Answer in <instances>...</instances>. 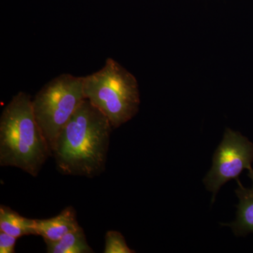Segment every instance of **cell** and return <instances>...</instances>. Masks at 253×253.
I'll list each match as a JSON object with an SVG mask.
<instances>
[{"label":"cell","mask_w":253,"mask_h":253,"mask_svg":"<svg viewBox=\"0 0 253 253\" xmlns=\"http://www.w3.org/2000/svg\"><path fill=\"white\" fill-rule=\"evenodd\" d=\"M17 238L0 231V253H14Z\"/></svg>","instance_id":"8fae6325"},{"label":"cell","mask_w":253,"mask_h":253,"mask_svg":"<svg viewBox=\"0 0 253 253\" xmlns=\"http://www.w3.org/2000/svg\"><path fill=\"white\" fill-rule=\"evenodd\" d=\"M79 226L76 210L72 206L65 208L54 217L36 219L37 235L44 241H58Z\"/></svg>","instance_id":"8992f818"},{"label":"cell","mask_w":253,"mask_h":253,"mask_svg":"<svg viewBox=\"0 0 253 253\" xmlns=\"http://www.w3.org/2000/svg\"><path fill=\"white\" fill-rule=\"evenodd\" d=\"M253 144L241 133L226 128L224 137L213 156L212 166L204 179L212 201L219 189L231 179H238L245 169H252Z\"/></svg>","instance_id":"5b68a950"},{"label":"cell","mask_w":253,"mask_h":253,"mask_svg":"<svg viewBox=\"0 0 253 253\" xmlns=\"http://www.w3.org/2000/svg\"><path fill=\"white\" fill-rule=\"evenodd\" d=\"M48 253H92L81 226L56 241H44Z\"/></svg>","instance_id":"9c48e42d"},{"label":"cell","mask_w":253,"mask_h":253,"mask_svg":"<svg viewBox=\"0 0 253 253\" xmlns=\"http://www.w3.org/2000/svg\"><path fill=\"white\" fill-rule=\"evenodd\" d=\"M85 99L84 77L71 74L51 80L36 95L33 112L51 151L60 131Z\"/></svg>","instance_id":"277c9868"},{"label":"cell","mask_w":253,"mask_h":253,"mask_svg":"<svg viewBox=\"0 0 253 253\" xmlns=\"http://www.w3.org/2000/svg\"><path fill=\"white\" fill-rule=\"evenodd\" d=\"M112 129L104 113L84 100L51 148L58 171L87 178L100 175L106 168Z\"/></svg>","instance_id":"6da1fadb"},{"label":"cell","mask_w":253,"mask_h":253,"mask_svg":"<svg viewBox=\"0 0 253 253\" xmlns=\"http://www.w3.org/2000/svg\"><path fill=\"white\" fill-rule=\"evenodd\" d=\"M104 253H133L128 247L126 239L121 233L117 231H109L105 236Z\"/></svg>","instance_id":"30bf717a"},{"label":"cell","mask_w":253,"mask_h":253,"mask_svg":"<svg viewBox=\"0 0 253 253\" xmlns=\"http://www.w3.org/2000/svg\"><path fill=\"white\" fill-rule=\"evenodd\" d=\"M248 175H249V177L251 178V179H252L253 183V169H250L249 173V174H248ZM251 190H252V191L253 192V189Z\"/></svg>","instance_id":"7c38bea8"},{"label":"cell","mask_w":253,"mask_h":253,"mask_svg":"<svg viewBox=\"0 0 253 253\" xmlns=\"http://www.w3.org/2000/svg\"><path fill=\"white\" fill-rule=\"evenodd\" d=\"M50 156L49 145L35 117L33 100L20 91L0 118V166L19 168L37 177Z\"/></svg>","instance_id":"7a4b0ae2"},{"label":"cell","mask_w":253,"mask_h":253,"mask_svg":"<svg viewBox=\"0 0 253 253\" xmlns=\"http://www.w3.org/2000/svg\"><path fill=\"white\" fill-rule=\"evenodd\" d=\"M0 231L19 239L37 235L36 219L23 217L9 207L0 206Z\"/></svg>","instance_id":"52a82bcc"},{"label":"cell","mask_w":253,"mask_h":253,"mask_svg":"<svg viewBox=\"0 0 253 253\" xmlns=\"http://www.w3.org/2000/svg\"><path fill=\"white\" fill-rule=\"evenodd\" d=\"M85 99L104 113L113 128L130 121L139 111V84L134 75L109 58L104 67L84 77Z\"/></svg>","instance_id":"3957f363"},{"label":"cell","mask_w":253,"mask_h":253,"mask_svg":"<svg viewBox=\"0 0 253 253\" xmlns=\"http://www.w3.org/2000/svg\"><path fill=\"white\" fill-rule=\"evenodd\" d=\"M239 188L236 190V194L239 199L238 205L237 217L231 226L236 235H244L253 233V192L252 190L246 189L241 184L239 179Z\"/></svg>","instance_id":"ba28073f"}]
</instances>
